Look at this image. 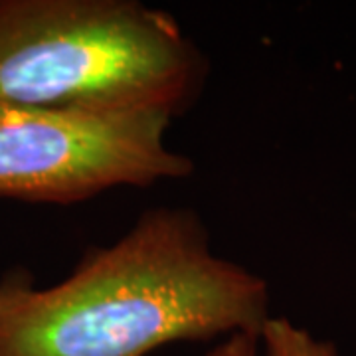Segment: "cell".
Instances as JSON below:
<instances>
[{"label": "cell", "mask_w": 356, "mask_h": 356, "mask_svg": "<svg viewBox=\"0 0 356 356\" xmlns=\"http://www.w3.org/2000/svg\"><path fill=\"white\" fill-rule=\"evenodd\" d=\"M269 317L266 280L216 254L198 214L154 208L56 285L2 281L0 356H151Z\"/></svg>", "instance_id": "6da1fadb"}, {"label": "cell", "mask_w": 356, "mask_h": 356, "mask_svg": "<svg viewBox=\"0 0 356 356\" xmlns=\"http://www.w3.org/2000/svg\"><path fill=\"white\" fill-rule=\"evenodd\" d=\"M202 54L177 18L137 0H0V107L175 117Z\"/></svg>", "instance_id": "7a4b0ae2"}, {"label": "cell", "mask_w": 356, "mask_h": 356, "mask_svg": "<svg viewBox=\"0 0 356 356\" xmlns=\"http://www.w3.org/2000/svg\"><path fill=\"white\" fill-rule=\"evenodd\" d=\"M170 121L153 111L0 107V198L76 204L186 178L194 163L168 145Z\"/></svg>", "instance_id": "3957f363"}, {"label": "cell", "mask_w": 356, "mask_h": 356, "mask_svg": "<svg viewBox=\"0 0 356 356\" xmlns=\"http://www.w3.org/2000/svg\"><path fill=\"white\" fill-rule=\"evenodd\" d=\"M202 356H341L337 346L321 341L285 317H269L259 334L238 332L216 341Z\"/></svg>", "instance_id": "277c9868"}]
</instances>
